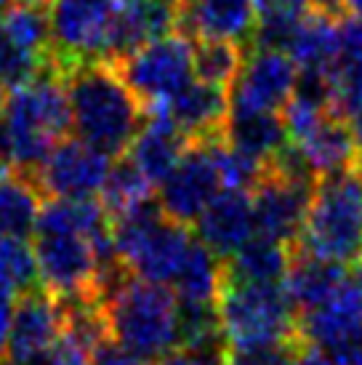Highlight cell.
<instances>
[{
    "mask_svg": "<svg viewBox=\"0 0 362 365\" xmlns=\"http://www.w3.org/2000/svg\"><path fill=\"white\" fill-rule=\"evenodd\" d=\"M61 78L67 88L70 128L75 136L110 158L128 153L144 125L147 110L123 83L115 64L104 59L81 61L61 72Z\"/></svg>",
    "mask_w": 362,
    "mask_h": 365,
    "instance_id": "cell-1",
    "label": "cell"
},
{
    "mask_svg": "<svg viewBox=\"0 0 362 365\" xmlns=\"http://www.w3.org/2000/svg\"><path fill=\"white\" fill-rule=\"evenodd\" d=\"M101 309L112 339L150 365L179 346V299L168 285L125 272L101 294Z\"/></svg>",
    "mask_w": 362,
    "mask_h": 365,
    "instance_id": "cell-2",
    "label": "cell"
},
{
    "mask_svg": "<svg viewBox=\"0 0 362 365\" xmlns=\"http://www.w3.org/2000/svg\"><path fill=\"white\" fill-rule=\"evenodd\" d=\"M3 125L9 131L14 168L35 179L48 153L70 131V102L61 72L51 64L38 78L6 96Z\"/></svg>",
    "mask_w": 362,
    "mask_h": 365,
    "instance_id": "cell-3",
    "label": "cell"
},
{
    "mask_svg": "<svg viewBox=\"0 0 362 365\" xmlns=\"http://www.w3.org/2000/svg\"><path fill=\"white\" fill-rule=\"evenodd\" d=\"M293 248L338 264L362 262V173L360 168L317 179L301 235Z\"/></svg>",
    "mask_w": 362,
    "mask_h": 365,
    "instance_id": "cell-4",
    "label": "cell"
},
{
    "mask_svg": "<svg viewBox=\"0 0 362 365\" xmlns=\"http://www.w3.org/2000/svg\"><path fill=\"white\" fill-rule=\"evenodd\" d=\"M195 235L187 224L168 219L157 205H141L139 211L112 219V243L123 267L136 277L171 288Z\"/></svg>",
    "mask_w": 362,
    "mask_h": 365,
    "instance_id": "cell-5",
    "label": "cell"
},
{
    "mask_svg": "<svg viewBox=\"0 0 362 365\" xmlns=\"http://www.w3.org/2000/svg\"><path fill=\"white\" fill-rule=\"evenodd\" d=\"M216 312L224 341L232 346L269 344L301 336L299 309L293 307L282 283H242L222 274Z\"/></svg>",
    "mask_w": 362,
    "mask_h": 365,
    "instance_id": "cell-6",
    "label": "cell"
},
{
    "mask_svg": "<svg viewBox=\"0 0 362 365\" xmlns=\"http://www.w3.org/2000/svg\"><path fill=\"white\" fill-rule=\"evenodd\" d=\"M115 70L144 110L162 107L195 81V43L179 30L168 32L115 61Z\"/></svg>",
    "mask_w": 362,
    "mask_h": 365,
    "instance_id": "cell-7",
    "label": "cell"
},
{
    "mask_svg": "<svg viewBox=\"0 0 362 365\" xmlns=\"http://www.w3.org/2000/svg\"><path fill=\"white\" fill-rule=\"evenodd\" d=\"M120 0H48L51 64L67 72L81 61L104 59Z\"/></svg>",
    "mask_w": 362,
    "mask_h": 365,
    "instance_id": "cell-8",
    "label": "cell"
},
{
    "mask_svg": "<svg viewBox=\"0 0 362 365\" xmlns=\"http://www.w3.org/2000/svg\"><path fill=\"white\" fill-rule=\"evenodd\" d=\"M41 283L59 302L101 299V272L93 243L83 235L35 232Z\"/></svg>",
    "mask_w": 362,
    "mask_h": 365,
    "instance_id": "cell-9",
    "label": "cell"
},
{
    "mask_svg": "<svg viewBox=\"0 0 362 365\" xmlns=\"http://www.w3.org/2000/svg\"><path fill=\"white\" fill-rule=\"evenodd\" d=\"M222 190V173L213 158L211 142H192L176 168L157 184V205L160 211L179 224H195L208 203Z\"/></svg>",
    "mask_w": 362,
    "mask_h": 365,
    "instance_id": "cell-10",
    "label": "cell"
},
{
    "mask_svg": "<svg viewBox=\"0 0 362 365\" xmlns=\"http://www.w3.org/2000/svg\"><path fill=\"white\" fill-rule=\"evenodd\" d=\"M299 67L282 48H248L229 86V110L282 112L293 99Z\"/></svg>",
    "mask_w": 362,
    "mask_h": 365,
    "instance_id": "cell-11",
    "label": "cell"
},
{
    "mask_svg": "<svg viewBox=\"0 0 362 365\" xmlns=\"http://www.w3.org/2000/svg\"><path fill=\"white\" fill-rule=\"evenodd\" d=\"M112 158L83 139H61L48 153L35 182L51 197H96L110 173Z\"/></svg>",
    "mask_w": 362,
    "mask_h": 365,
    "instance_id": "cell-12",
    "label": "cell"
},
{
    "mask_svg": "<svg viewBox=\"0 0 362 365\" xmlns=\"http://www.w3.org/2000/svg\"><path fill=\"white\" fill-rule=\"evenodd\" d=\"M312 190L314 184L296 182V179H288V176L267 168L264 179L251 190L256 235L293 248L301 235Z\"/></svg>",
    "mask_w": 362,
    "mask_h": 365,
    "instance_id": "cell-13",
    "label": "cell"
},
{
    "mask_svg": "<svg viewBox=\"0 0 362 365\" xmlns=\"http://www.w3.org/2000/svg\"><path fill=\"white\" fill-rule=\"evenodd\" d=\"M64 331L61 304L46 288H35L19 296L3 365H21L41 360L51 346L59 341Z\"/></svg>",
    "mask_w": 362,
    "mask_h": 365,
    "instance_id": "cell-14",
    "label": "cell"
},
{
    "mask_svg": "<svg viewBox=\"0 0 362 365\" xmlns=\"http://www.w3.org/2000/svg\"><path fill=\"white\" fill-rule=\"evenodd\" d=\"M179 9V0H120V9L115 14L107 38L104 61L115 64L141 48L144 43L176 32Z\"/></svg>",
    "mask_w": 362,
    "mask_h": 365,
    "instance_id": "cell-15",
    "label": "cell"
},
{
    "mask_svg": "<svg viewBox=\"0 0 362 365\" xmlns=\"http://www.w3.org/2000/svg\"><path fill=\"white\" fill-rule=\"evenodd\" d=\"M253 235V200L245 190L224 187L195 222V237L222 262L240 251Z\"/></svg>",
    "mask_w": 362,
    "mask_h": 365,
    "instance_id": "cell-16",
    "label": "cell"
},
{
    "mask_svg": "<svg viewBox=\"0 0 362 365\" xmlns=\"http://www.w3.org/2000/svg\"><path fill=\"white\" fill-rule=\"evenodd\" d=\"M190 41L219 38L240 43L248 48L256 30V3L253 0H192L181 3L179 27Z\"/></svg>",
    "mask_w": 362,
    "mask_h": 365,
    "instance_id": "cell-17",
    "label": "cell"
},
{
    "mask_svg": "<svg viewBox=\"0 0 362 365\" xmlns=\"http://www.w3.org/2000/svg\"><path fill=\"white\" fill-rule=\"evenodd\" d=\"M190 147V136L181 131L160 107H150L147 118H144V125L139 128L136 139L128 147V158L157 187L176 168V163L184 158V153Z\"/></svg>",
    "mask_w": 362,
    "mask_h": 365,
    "instance_id": "cell-18",
    "label": "cell"
},
{
    "mask_svg": "<svg viewBox=\"0 0 362 365\" xmlns=\"http://www.w3.org/2000/svg\"><path fill=\"white\" fill-rule=\"evenodd\" d=\"M291 142L301 150L317 179L328 173L360 168L362 163L360 147L354 142L349 123L336 112H325L312 128H306L301 136H296Z\"/></svg>",
    "mask_w": 362,
    "mask_h": 365,
    "instance_id": "cell-19",
    "label": "cell"
},
{
    "mask_svg": "<svg viewBox=\"0 0 362 365\" xmlns=\"http://www.w3.org/2000/svg\"><path fill=\"white\" fill-rule=\"evenodd\" d=\"M160 110L190 136L192 142L213 139L222 133L227 115H229V91L222 86H211V83H202L195 78L187 88H181L173 96L171 102L162 104Z\"/></svg>",
    "mask_w": 362,
    "mask_h": 365,
    "instance_id": "cell-20",
    "label": "cell"
},
{
    "mask_svg": "<svg viewBox=\"0 0 362 365\" xmlns=\"http://www.w3.org/2000/svg\"><path fill=\"white\" fill-rule=\"evenodd\" d=\"M346 274H349L346 264L331 262V259H322V256L293 248L288 274H285L282 285H285L293 307L299 309V317H301V314L325 304L336 294V288L346 280Z\"/></svg>",
    "mask_w": 362,
    "mask_h": 365,
    "instance_id": "cell-21",
    "label": "cell"
},
{
    "mask_svg": "<svg viewBox=\"0 0 362 365\" xmlns=\"http://www.w3.org/2000/svg\"><path fill=\"white\" fill-rule=\"evenodd\" d=\"M222 139L264 163L274 160L282 147L291 142L282 112L264 110H229Z\"/></svg>",
    "mask_w": 362,
    "mask_h": 365,
    "instance_id": "cell-22",
    "label": "cell"
},
{
    "mask_svg": "<svg viewBox=\"0 0 362 365\" xmlns=\"http://www.w3.org/2000/svg\"><path fill=\"white\" fill-rule=\"evenodd\" d=\"M293 248L291 245L267 240L262 235H253L240 251L222 262V274L242 283H267L277 285L288 274Z\"/></svg>",
    "mask_w": 362,
    "mask_h": 365,
    "instance_id": "cell-23",
    "label": "cell"
},
{
    "mask_svg": "<svg viewBox=\"0 0 362 365\" xmlns=\"http://www.w3.org/2000/svg\"><path fill=\"white\" fill-rule=\"evenodd\" d=\"M338 19L322 11H309L293 30L285 51L299 70H331L338 56Z\"/></svg>",
    "mask_w": 362,
    "mask_h": 365,
    "instance_id": "cell-24",
    "label": "cell"
},
{
    "mask_svg": "<svg viewBox=\"0 0 362 365\" xmlns=\"http://www.w3.org/2000/svg\"><path fill=\"white\" fill-rule=\"evenodd\" d=\"M41 187L27 173L16 168H0V235H27L35 232L41 216Z\"/></svg>",
    "mask_w": 362,
    "mask_h": 365,
    "instance_id": "cell-25",
    "label": "cell"
},
{
    "mask_svg": "<svg viewBox=\"0 0 362 365\" xmlns=\"http://www.w3.org/2000/svg\"><path fill=\"white\" fill-rule=\"evenodd\" d=\"M219 288H222V259L195 237L173 277L171 291L181 302L216 304Z\"/></svg>",
    "mask_w": 362,
    "mask_h": 365,
    "instance_id": "cell-26",
    "label": "cell"
},
{
    "mask_svg": "<svg viewBox=\"0 0 362 365\" xmlns=\"http://www.w3.org/2000/svg\"><path fill=\"white\" fill-rule=\"evenodd\" d=\"M155 200V184L139 171V165L131 158H118L110 165V173L104 179L99 192V203L110 219H120L125 213L139 211L141 205Z\"/></svg>",
    "mask_w": 362,
    "mask_h": 365,
    "instance_id": "cell-27",
    "label": "cell"
},
{
    "mask_svg": "<svg viewBox=\"0 0 362 365\" xmlns=\"http://www.w3.org/2000/svg\"><path fill=\"white\" fill-rule=\"evenodd\" d=\"M253 3H256V30L248 48L285 51L293 30L312 11V0H253Z\"/></svg>",
    "mask_w": 362,
    "mask_h": 365,
    "instance_id": "cell-28",
    "label": "cell"
},
{
    "mask_svg": "<svg viewBox=\"0 0 362 365\" xmlns=\"http://www.w3.org/2000/svg\"><path fill=\"white\" fill-rule=\"evenodd\" d=\"M192 43H195V78L229 91L232 81L242 67L245 48L240 43L219 41V38H200Z\"/></svg>",
    "mask_w": 362,
    "mask_h": 365,
    "instance_id": "cell-29",
    "label": "cell"
},
{
    "mask_svg": "<svg viewBox=\"0 0 362 365\" xmlns=\"http://www.w3.org/2000/svg\"><path fill=\"white\" fill-rule=\"evenodd\" d=\"M0 27L6 30L14 43L21 48L51 59V24L48 11L43 6H30V3H11L9 9L0 14Z\"/></svg>",
    "mask_w": 362,
    "mask_h": 365,
    "instance_id": "cell-30",
    "label": "cell"
},
{
    "mask_svg": "<svg viewBox=\"0 0 362 365\" xmlns=\"http://www.w3.org/2000/svg\"><path fill=\"white\" fill-rule=\"evenodd\" d=\"M0 280L9 283L16 294H27V291L41 288L35 248L27 243V237L0 235Z\"/></svg>",
    "mask_w": 362,
    "mask_h": 365,
    "instance_id": "cell-31",
    "label": "cell"
},
{
    "mask_svg": "<svg viewBox=\"0 0 362 365\" xmlns=\"http://www.w3.org/2000/svg\"><path fill=\"white\" fill-rule=\"evenodd\" d=\"M48 67H51V59L21 48L19 43L11 41L9 35H6V30L0 27V81H3V86L9 91L32 83L43 70H48Z\"/></svg>",
    "mask_w": 362,
    "mask_h": 365,
    "instance_id": "cell-32",
    "label": "cell"
},
{
    "mask_svg": "<svg viewBox=\"0 0 362 365\" xmlns=\"http://www.w3.org/2000/svg\"><path fill=\"white\" fill-rule=\"evenodd\" d=\"M299 344H301V336L285 339V341H269V344H227L224 365H293Z\"/></svg>",
    "mask_w": 362,
    "mask_h": 365,
    "instance_id": "cell-33",
    "label": "cell"
},
{
    "mask_svg": "<svg viewBox=\"0 0 362 365\" xmlns=\"http://www.w3.org/2000/svg\"><path fill=\"white\" fill-rule=\"evenodd\" d=\"M224 349H227V344L176 346L162 357H157L152 365H224Z\"/></svg>",
    "mask_w": 362,
    "mask_h": 365,
    "instance_id": "cell-34",
    "label": "cell"
},
{
    "mask_svg": "<svg viewBox=\"0 0 362 365\" xmlns=\"http://www.w3.org/2000/svg\"><path fill=\"white\" fill-rule=\"evenodd\" d=\"M325 352L338 365H362V320L336 336Z\"/></svg>",
    "mask_w": 362,
    "mask_h": 365,
    "instance_id": "cell-35",
    "label": "cell"
},
{
    "mask_svg": "<svg viewBox=\"0 0 362 365\" xmlns=\"http://www.w3.org/2000/svg\"><path fill=\"white\" fill-rule=\"evenodd\" d=\"M90 365H150V363L141 360L128 346H123L120 341H115L112 336H107V339H101L99 344L90 349Z\"/></svg>",
    "mask_w": 362,
    "mask_h": 365,
    "instance_id": "cell-36",
    "label": "cell"
},
{
    "mask_svg": "<svg viewBox=\"0 0 362 365\" xmlns=\"http://www.w3.org/2000/svg\"><path fill=\"white\" fill-rule=\"evenodd\" d=\"M43 365H90V352L70 336H59V341L43 355Z\"/></svg>",
    "mask_w": 362,
    "mask_h": 365,
    "instance_id": "cell-37",
    "label": "cell"
},
{
    "mask_svg": "<svg viewBox=\"0 0 362 365\" xmlns=\"http://www.w3.org/2000/svg\"><path fill=\"white\" fill-rule=\"evenodd\" d=\"M16 302H19V294L9 283L0 280V363H3V355H6L11 323H14V312H16Z\"/></svg>",
    "mask_w": 362,
    "mask_h": 365,
    "instance_id": "cell-38",
    "label": "cell"
},
{
    "mask_svg": "<svg viewBox=\"0 0 362 365\" xmlns=\"http://www.w3.org/2000/svg\"><path fill=\"white\" fill-rule=\"evenodd\" d=\"M293 365H338V363H336L325 349H320V346H314V344H309V341H304L301 339Z\"/></svg>",
    "mask_w": 362,
    "mask_h": 365,
    "instance_id": "cell-39",
    "label": "cell"
},
{
    "mask_svg": "<svg viewBox=\"0 0 362 365\" xmlns=\"http://www.w3.org/2000/svg\"><path fill=\"white\" fill-rule=\"evenodd\" d=\"M343 14L354 16V19H362V0H343Z\"/></svg>",
    "mask_w": 362,
    "mask_h": 365,
    "instance_id": "cell-40",
    "label": "cell"
},
{
    "mask_svg": "<svg viewBox=\"0 0 362 365\" xmlns=\"http://www.w3.org/2000/svg\"><path fill=\"white\" fill-rule=\"evenodd\" d=\"M3 107H6V86L0 81V118H3Z\"/></svg>",
    "mask_w": 362,
    "mask_h": 365,
    "instance_id": "cell-41",
    "label": "cell"
},
{
    "mask_svg": "<svg viewBox=\"0 0 362 365\" xmlns=\"http://www.w3.org/2000/svg\"><path fill=\"white\" fill-rule=\"evenodd\" d=\"M11 3H30V6H46L48 0H11Z\"/></svg>",
    "mask_w": 362,
    "mask_h": 365,
    "instance_id": "cell-42",
    "label": "cell"
},
{
    "mask_svg": "<svg viewBox=\"0 0 362 365\" xmlns=\"http://www.w3.org/2000/svg\"><path fill=\"white\" fill-rule=\"evenodd\" d=\"M179 3H192V0H179Z\"/></svg>",
    "mask_w": 362,
    "mask_h": 365,
    "instance_id": "cell-43",
    "label": "cell"
},
{
    "mask_svg": "<svg viewBox=\"0 0 362 365\" xmlns=\"http://www.w3.org/2000/svg\"><path fill=\"white\" fill-rule=\"evenodd\" d=\"M360 173H362V163H360Z\"/></svg>",
    "mask_w": 362,
    "mask_h": 365,
    "instance_id": "cell-44",
    "label": "cell"
},
{
    "mask_svg": "<svg viewBox=\"0 0 362 365\" xmlns=\"http://www.w3.org/2000/svg\"><path fill=\"white\" fill-rule=\"evenodd\" d=\"M0 365H3V363H0Z\"/></svg>",
    "mask_w": 362,
    "mask_h": 365,
    "instance_id": "cell-45",
    "label": "cell"
}]
</instances>
